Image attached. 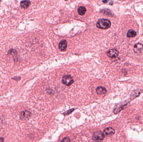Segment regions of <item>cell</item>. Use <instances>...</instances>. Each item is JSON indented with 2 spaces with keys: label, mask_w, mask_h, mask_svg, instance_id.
I'll return each instance as SVG.
<instances>
[{
  "label": "cell",
  "mask_w": 143,
  "mask_h": 142,
  "mask_svg": "<svg viewBox=\"0 0 143 142\" xmlns=\"http://www.w3.org/2000/svg\"><path fill=\"white\" fill-rule=\"evenodd\" d=\"M105 138V135L103 132L99 131H97L95 132L93 136V141L95 142H102Z\"/></svg>",
  "instance_id": "cell-2"
},
{
  "label": "cell",
  "mask_w": 143,
  "mask_h": 142,
  "mask_svg": "<svg viewBox=\"0 0 143 142\" xmlns=\"http://www.w3.org/2000/svg\"><path fill=\"white\" fill-rule=\"evenodd\" d=\"M115 133V130L112 128L109 127V128H106V129L104 130L103 133L106 136H109V135H112L114 134Z\"/></svg>",
  "instance_id": "cell-8"
},
{
  "label": "cell",
  "mask_w": 143,
  "mask_h": 142,
  "mask_svg": "<svg viewBox=\"0 0 143 142\" xmlns=\"http://www.w3.org/2000/svg\"><path fill=\"white\" fill-rule=\"evenodd\" d=\"M62 83L67 86H70L73 83L74 81L73 78L69 75L64 76L62 78Z\"/></svg>",
  "instance_id": "cell-3"
},
{
  "label": "cell",
  "mask_w": 143,
  "mask_h": 142,
  "mask_svg": "<svg viewBox=\"0 0 143 142\" xmlns=\"http://www.w3.org/2000/svg\"><path fill=\"white\" fill-rule=\"evenodd\" d=\"M102 2L104 3H106V2H107V1H103Z\"/></svg>",
  "instance_id": "cell-16"
},
{
  "label": "cell",
  "mask_w": 143,
  "mask_h": 142,
  "mask_svg": "<svg viewBox=\"0 0 143 142\" xmlns=\"http://www.w3.org/2000/svg\"><path fill=\"white\" fill-rule=\"evenodd\" d=\"M70 138L68 137H64L63 139L62 140V141H61V142H70Z\"/></svg>",
  "instance_id": "cell-14"
},
{
  "label": "cell",
  "mask_w": 143,
  "mask_h": 142,
  "mask_svg": "<svg viewBox=\"0 0 143 142\" xmlns=\"http://www.w3.org/2000/svg\"><path fill=\"white\" fill-rule=\"evenodd\" d=\"M111 21L109 20L101 19L98 21L96 26L97 27L101 29H108L111 26Z\"/></svg>",
  "instance_id": "cell-1"
},
{
  "label": "cell",
  "mask_w": 143,
  "mask_h": 142,
  "mask_svg": "<svg viewBox=\"0 0 143 142\" xmlns=\"http://www.w3.org/2000/svg\"><path fill=\"white\" fill-rule=\"evenodd\" d=\"M86 8L84 7L80 6L78 8L77 12H78V14L80 15H81V16L84 15L86 13Z\"/></svg>",
  "instance_id": "cell-11"
},
{
  "label": "cell",
  "mask_w": 143,
  "mask_h": 142,
  "mask_svg": "<svg viewBox=\"0 0 143 142\" xmlns=\"http://www.w3.org/2000/svg\"><path fill=\"white\" fill-rule=\"evenodd\" d=\"M137 35V33L133 30H129L127 33V36L129 38L135 37Z\"/></svg>",
  "instance_id": "cell-12"
},
{
  "label": "cell",
  "mask_w": 143,
  "mask_h": 142,
  "mask_svg": "<svg viewBox=\"0 0 143 142\" xmlns=\"http://www.w3.org/2000/svg\"><path fill=\"white\" fill-rule=\"evenodd\" d=\"M106 54L108 56L111 58H116L119 55V52L116 49H111L107 51Z\"/></svg>",
  "instance_id": "cell-4"
},
{
  "label": "cell",
  "mask_w": 143,
  "mask_h": 142,
  "mask_svg": "<svg viewBox=\"0 0 143 142\" xmlns=\"http://www.w3.org/2000/svg\"><path fill=\"white\" fill-rule=\"evenodd\" d=\"M31 5V2L29 0H23L20 3V6L22 8L26 9Z\"/></svg>",
  "instance_id": "cell-10"
},
{
  "label": "cell",
  "mask_w": 143,
  "mask_h": 142,
  "mask_svg": "<svg viewBox=\"0 0 143 142\" xmlns=\"http://www.w3.org/2000/svg\"><path fill=\"white\" fill-rule=\"evenodd\" d=\"M8 54L10 55H12L13 56H14V55H16L17 54V52L16 50L13 49H11L8 52Z\"/></svg>",
  "instance_id": "cell-13"
},
{
  "label": "cell",
  "mask_w": 143,
  "mask_h": 142,
  "mask_svg": "<svg viewBox=\"0 0 143 142\" xmlns=\"http://www.w3.org/2000/svg\"><path fill=\"white\" fill-rule=\"evenodd\" d=\"M96 93L99 95H103L106 94L107 93V91L105 87L99 86L97 87L96 89Z\"/></svg>",
  "instance_id": "cell-9"
},
{
  "label": "cell",
  "mask_w": 143,
  "mask_h": 142,
  "mask_svg": "<svg viewBox=\"0 0 143 142\" xmlns=\"http://www.w3.org/2000/svg\"><path fill=\"white\" fill-rule=\"evenodd\" d=\"M67 41L65 40H61L59 44V49L60 50L64 51L67 49Z\"/></svg>",
  "instance_id": "cell-7"
},
{
  "label": "cell",
  "mask_w": 143,
  "mask_h": 142,
  "mask_svg": "<svg viewBox=\"0 0 143 142\" xmlns=\"http://www.w3.org/2000/svg\"><path fill=\"white\" fill-rule=\"evenodd\" d=\"M143 50V45L140 43L136 44L133 47V51L137 53H142Z\"/></svg>",
  "instance_id": "cell-5"
},
{
  "label": "cell",
  "mask_w": 143,
  "mask_h": 142,
  "mask_svg": "<svg viewBox=\"0 0 143 142\" xmlns=\"http://www.w3.org/2000/svg\"><path fill=\"white\" fill-rule=\"evenodd\" d=\"M31 116V113L27 110H25L22 112L21 113L20 118L22 120H26L30 118Z\"/></svg>",
  "instance_id": "cell-6"
},
{
  "label": "cell",
  "mask_w": 143,
  "mask_h": 142,
  "mask_svg": "<svg viewBox=\"0 0 143 142\" xmlns=\"http://www.w3.org/2000/svg\"><path fill=\"white\" fill-rule=\"evenodd\" d=\"M0 142H4V139L3 137H0Z\"/></svg>",
  "instance_id": "cell-15"
}]
</instances>
